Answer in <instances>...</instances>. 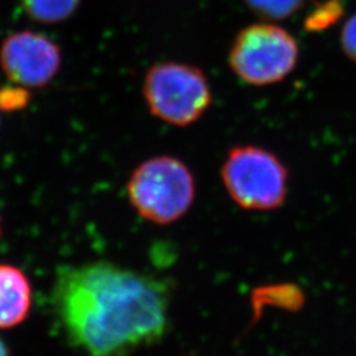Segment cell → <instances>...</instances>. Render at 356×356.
Masks as SVG:
<instances>
[{"label":"cell","instance_id":"1","mask_svg":"<svg viewBox=\"0 0 356 356\" xmlns=\"http://www.w3.org/2000/svg\"><path fill=\"white\" fill-rule=\"evenodd\" d=\"M51 301L70 343L89 356H128L168 329L165 282L106 260L60 268Z\"/></svg>","mask_w":356,"mask_h":356},{"label":"cell","instance_id":"2","mask_svg":"<svg viewBox=\"0 0 356 356\" xmlns=\"http://www.w3.org/2000/svg\"><path fill=\"white\" fill-rule=\"evenodd\" d=\"M127 193L129 202L141 218L165 226L191 210L195 185L185 163L172 156H156L132 172Z\"/></svg>","mask_w":356,"mask_h":356},{"label":"cell","instance_id":"3","mask_svg":"<svg viewBox=\"0 0 356 356\" xmlns=\"http://www.w3.org/2000/svg\"><path fill=\"white\" fill-rule=\"evenodd\" d=\"M143 95L153 116L177 127L195 123L213 101L204 72L173 61L153 65L147 72Z\"/></svg>","mask_w":356,"mask_h":356},{"label":"cell","instance_id":"4","mask_svg":"<svg viewBox=\"0 0 356 356\" xmlns=\"http://www.w3.org/2000/svg\"><path fill=\"white\" fill-rule=\"evenodd\" d=\"M220 176L231 200L245 210L277 209L288 194L286 166L275 153L261 147L231 148Z\"/></svg>","mask_w":356,"mask_h":356},{"label":"cell","instance_id":"5","mask_svg":"<svg viewBox=\"0 0 356 356\" xmlns=\"http://www.w3.org/2000/svg\"><path fill=\"white\" fill-rule=\"evenodd\" d=\"M297 40L279 26H245L229 49L231 70L247 85L268 86L282 81L297 66Z\"/></svg>","mask_w":356,"mask_h":356},{"label":"cell","instance_id":"6","mask_svg":"<svg viewBox=\"0 0 356 356\" xmlns=\"http://www.w3.org/2000/svg\"><path fill=\"white\" fill-rule=\"evenodd\" d=\"M60 47L42 33L20 31L4 38L0 47V67L8 81L26 89L49 85L61 69Z\"/></svg>","mask_w":356,"mask_h":356},{"label":"cell","instance_id":"7","mask_svg":"<svg viewBox=\"0 0 356 356\" xmlns=\"http://www.w3.org/2000/svg\"><path fill=\"white\" fill-rule=\"evenodd\" d=\"M32 307V285L13 264H0V329H13L26 321Z\"/></svg>","mask_w":356,"mask_h":356},{"label":"cell","instance_id":"8","mask_svg":"<svg viewBox=\"0 0 356 356\" xmlns=\"http://www.w3.org/2000/svg\"><path fill=\"white\" fill-rule=\"evenodd\" d=\"M81 0H20L28 17L44 24H56L76 13Z\"/></svg>","mask_w":356,"mask_h":356},{"label":"cell","instance_id":"9","mask_svg":"<svg viewBox=\"0 0 356 356\" xmlns=\"http://www.w3.org/2000/svg\"><path fill=\"white\" fill-rule=\"evenodd\" d=\"M343 13V0H326L318 3L306 17V29L310 32L325 31L337 24Z\"/></svg>","mask_w":356,"mask_h":356},{"label":"cell","instance_id":"10","mask_svg":"<svg viewBox=\"0 0 356 356\" xmlns=\"http://www.w3.org/2000/svg\"><path fill=\"white\" fill-rule=\"evenodd\" d=\"M247 6L254 13L273 19V20H282L288 19L292 15L300 11L304 0H244Z\"/></svg>","mask_w":356,"mask_h":356},{"label":"cell","instance_id":"11","mask_svg":"<svg viewBox=\"0 0 356 356\" xmlns=\"http://www.w3.org/2000/svg\"><path fill=\"white\" fill-rule=\"evenodd\" d=\"M254 301H259L260 305H279L282 307H293L301 305L302 293L292 285H276L267 286L256 291L254 294Z\"/></svg>","mask_w":356,"mask_h":356},{"label":"cell","instance_id":"12","mask_svg":"<svg viewBox=\"0 0 356 356\" xmlns=\"http://www.w3.org/2000/svg\"><path fill=\"white\" fill-rule=\"evenodd\" d=\"M31 99L29 90L19 86L10 85L0 89V111L3 113H15L26 108Z\"/></svg>","mask_w":356,"mask_h":356},{"label":"cell","instance_id":"13","mask_svg":"<svg viewBox=\"0 0 356 356\" xmlns=\"http://www.w3.org/2000/svg\"><path fill=\"white\" fill-rule=\"evenodd\" d=\"M341 42L346 56L356 63V13L346 22L341 35Z\"/></svg>","mask_w":356,"mask_h":356},{"label":"cell","instance_id":"14","mask_svg":"<svg viewBox=\"0 0 356 356\" xmlns=\"http://www.w3.org/2000/svg\"><path fill=\"white\" fill-rule=\"evenodd\" d=\"M0 356H10V351L1 339H0Z\"/></svg>","mask_w":356,"mask_h":356},{"label":"cell","instance_id":"15","mask_svg":"<svg viewBox=\"0 0 356 356\" xmlns=\"http://www.w3.org/2000/svg\"><path fill=\"white\" fill-rule=\"evenodd\" d=\"M0 235H1V218H0Z\"/></svg>","mask_w":356,"mask_h":356}]
</instances>
